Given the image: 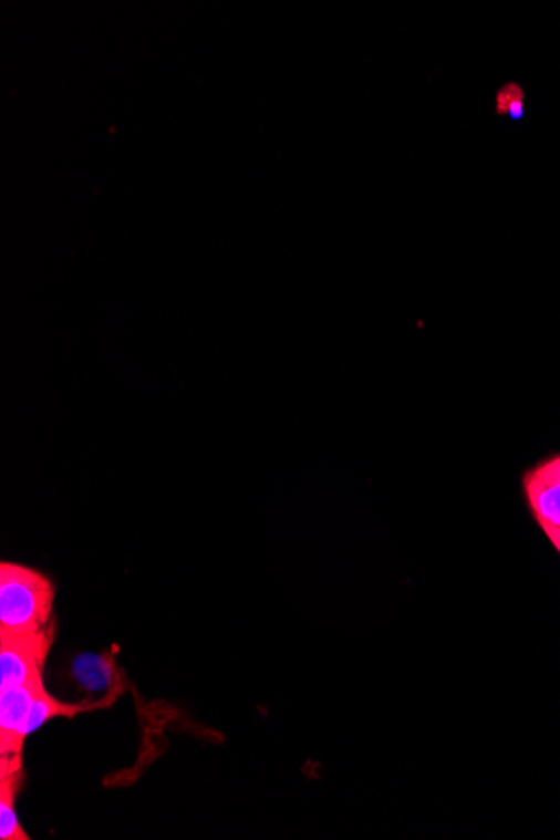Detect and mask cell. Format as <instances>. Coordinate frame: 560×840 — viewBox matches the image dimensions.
<instances>
[{
    "instance_id": "obj_1",
    "label": "cell",
    "mask_w": 560,
    "mask_h": 840,
    "mask_svg": "<svg viewBox=\"0 0 560 840\" xmlns=\"http://www.w3.org/2000/svg\"><path fill=\"white\" fill-rule=\"evenodd\" d=\"M55 585L39 569L2 560L0 636H31L54 626Z\"/></svg>"
},
{
    "instance_id": "obj_2",
    "label": "cell",
    "mask_w": 560,
    "mask_h": 840,
    "mask_svg": "<svg viewBox=\"0 0 560 840\" xmlns=\"http://www.w3.org/2000/svg\"><path fill=\"white\" fill-rule=\"evenodd\" d=\"M54 626L31 636H0V692L42 680Z\"/></svg>"
},
{
    "instance_id": "obj_3",
    "label": "cell",
    "mask_w": 560,
    "mask_h": 840,
    "mask_svg": "<svg viewBox=\"0 0 560 840\" xmlns=\"http://www.w3.org/2000/svg\"><path fill=\"white\" fill-rule=\"evenodd\" d=\"M42 680L0 692V757H21L29 737V715Z\"/></svg>"
},
{
    "instance_id": "obj_4",
    "label": "cell",
    "mask_w": 560,
    "mask_h": 840,
    "mask_svg": "<svg viewBox=\"0 0 560 840\" xmlns=\"http://www.w3.org/2000/svg\"><path fill=\"white\" fill-rule=\"evenodd\" d=\"M120 670L113 653L80 654L71 666V676L87 695H104L111 702L118 696Z\"/></svg>"
},
{
    "instance_id": "obj_5",
    "label": "cell",
    "mask_w": 560,
    "mask_h": 840,
    "mask_svg": "<svg viewBox=\"0 0 560 840\" xmlns=\"http://www.w3.org/2000/svg\"><path fill=\"white\" fill-rule=\"evenodd\" d=\"M24 778L21 757H0V839L29 840L15 813V797Z\"/></svg>"
},
{
    "instance_id": "obj_6",
    "label": "cell",
    "mask_w": 560,
    "mask_h": 840,
    "mask_svg": "<svg viewBox=\"0 0 560 840\" xmlns=\"http://www.w3.org/2000/svg\"><path fill=\"white\" fill-rule=\"evenodd\" d=\"M523 487L530 509L540 527L560 529V480L537 467L527 475Z\"/></svg>"
},
{
    "instance_id": "obj_7",
    "label": "cell",
    "mask_w": 560,
    "mask_h": 840,
    "mask_svg": "<svg viewBox=\"0 0 560 840\" xmlns=\"http://www.w3.org/2000/svg\"><path fill=\"white\" fill-rule=\"evenodd\" d=\"M84 709H93V706L61 703L60 699L49 695L48 689L42 686L32 699L31 715H29V735L38 732L49 719L58 718V716L73 718L76 713L84 712Z\"/></svg>"
},
{
    "instance_id": "obj_8",
    "label": "cell",
    "mask_w": 560,
    "mask_h": 840,
    "mask_svg": "<svg viewBox=\"0 0 560 840\" xmlns=\"http://www.w3.org/2000/svg\"><path fill=\"white\" fill-rule=\"evenodd\" d=\"M526 91L516 81L501 84L495 93V113L509 116L512 122H520L526 116Z\"/></svg>"
},
{
    "instance_id": "obj_9",
    "label": "cell",
    "mask_w": 560,
    "mask_h": 840,
    "mask_svg": "<svg viewBox=\"0 0 560 840\" xmlns=\"http://www.w3.org/2000/svg\"><path fill=\"white\" fill-rule=\"evenodd\" d=\"M540 470L546 471V474L552 475V477H556L557 480H560V455L556 458H550V460L543 462V464L539 465Z\"/></svg>"
},
{
    "instance_id": "obj_10",
    "label": "cell",
    "mask_w": 560,
    "mask_h": 840,
    "mask_svg": "<svg viewBox=\"0 0 560 840\" xmlns=\"http://www.w3.org/2000/svg\"><path fill=\"white\" fill-rule=\"evenodd\" d=\"M543 532H546V536L549 537L550 542L553 543V547H556V549L559 550V553H560V529H559V527H543Z\"/></svg>"
}]
</instances>
